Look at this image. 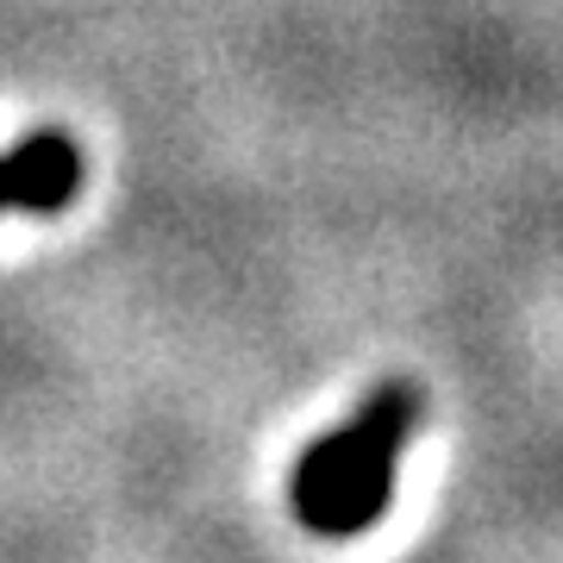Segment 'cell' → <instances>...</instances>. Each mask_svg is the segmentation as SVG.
Here are the masks:
<instances>
[{
  "instance_id": "obj_3",
  "label": "cell",
  "mask_w": 563,
  "mask_h": 563,
  "mask_svg": "<svg viewBox=\"0 0 563 563\" xmlns=\"http://www.w3.org/2000/svg\"><path fill=\"white\" fill-rule=\"evenodd\" d=\"M0 207H7V188H0Z\"/></svg>"
},
{
  "instance_id": "obj_2",
  "label": "cell",
  "mask_w": 563,
  "mask_h": 563,
  "mask_svg": "<svg viewBox=\"0 0 563 563\" xmlns=\"http://www.w3.org/2000/svg\"><path fill=\"white\" fill-rule=\"evenodd\" d=\"M0 188L20 213H63L81 188V151L63 132H25L13 151H0Z\"/></svg>"
},
{
  "instance_id": "obj_1",
  "label": "cell",
  "mask_w": 563,
  "mask_h": 563,
  "mask_svg": "<svg viewBox=\"0 0 563 563\" xmlns=\"http://www.w3.org/2000/svg\"><path fill=\"white\" fill-rule=\"evenodd\" d=\"M426 401L413 383H383L363 395V407L344 426L320 432L301 451L295 476H288V507L307 532L320 539H357L383 520L388 495H395V470L401 451L420 426Z\"/></svg>"
}]
</instances>
